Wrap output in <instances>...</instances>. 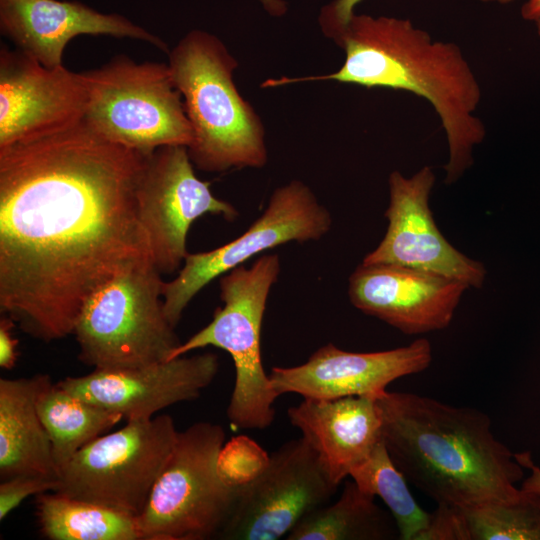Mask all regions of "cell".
<instances>
[{
    "label": "cell",
    "mask_w": 540,
    "mask_h": 540,
    "mask_svg": "<svg viewBox=\"0 0 540 540\" xmlns=\"http://www.w3.org/2000/svg\"><path fill=\"white\" fill-rule=\"evenodd\" d=\"M149 155L84 122L0 148V309L27 335L73 334L100 287L153 262L137 202Z\"/></svg>",
    "instance_id": "cell-1"
},
{
    "label": "cell",
    "mask_w": 540,
    "mask_h": 540,
    "mask_svg": "<svg viewBox=\"0 0 540 540\" xmlns=\"http://www.w3.org/2000/svg\"><path fill=\"white\" fill-rule=\"evenodd\" d=\"M332 225L329 211L299 180L277 188L251 226L239 237L211 251L188 253L178 275L164 282L165 315L173 327L191 300L212 280L288 242L321 239Z\"/></svg>",
    "instance_id": "cell-10"
},
{
    "label": "cell",
    "mask_w": 540,
    "mask_h": 540,
    "mask_svg": "<svg viewBox=\"0 0 540 540\" xmlns=\"http://www.w3.org/2000/svg\"><path fill=\"white\" fill-rule=\"evenodd\" d=\"M50 377L0 379V477L42 475L58 479L51 442L37 409Z\"/></svg>",
    "instance_id": "cell-20"
},
{
    "label": "cell",
    "mask_w": 540,
    "mask_h": 540,
    "mask_svg": "<svg viewBox=\"0 0 540 540\" xmlns=\"http://www.w3.org/2000/svg\"><path fill=\"white\" fill-rule=\"evenodd\" d=\"M460 508L469 540H540V494Z\"/></svg>",
    "instance_id": "cell-25"
},
{
    "label": "cell",
    "mask_w": 540,
    "mask_h": 540,
    "mask_svg": "<svg viewBox=\"0 0 540 540\" xmlns=\"http://www.w3.org/2000/svg\"><path fill=\"white\" fill-rule=\"evenodd\" d=\"M349 477L364 493L383 500L395 520L399 539H418L428 525L430 513L414 499L406 477L391 459L383 439Z\"/></svg>",
    "instance_id": "cell-24"
},
{
    "label": "cell",
    "mask_w": 540,
    "mask_h": 540,
    "mask_svg": "<svg viewBox=\"0 0 540 540\" xmlns=\"http://www.w3.org/2000/svg\"><path fill=\"white\" fill-rule=\"evenodd\" d=\"M279 273V256L266 253L250 267L240 265L220 276L223 307L168 359L208 346L226 351L235 367L227 418L238 429H264L275 417L273 404L279 396L262 363L261 330L267 299Z\"/></svg>",
    "instance_id": "cell-5"
},
{
    "label": "cell",
    "mask_w": 540,
    "mask_h": 540,
    "mask_svg": "<svg viewBox=\"0 0 540 540\" xmlns=\"http://www.w3.org/2000/svg\"><path fill=\"white\" fill-rule=\"evenodd\" d=\"M42 535L50 540H141L135 516L56 492L36 495Z\"/></svg>",
    "instance_id": "cell-23"
},
{
    "label": "cell",
    "mask_w": 540,
    "mask_h": 540,
    "mask_svg": "<svg viewBox=\"0 0 540 540\" xmlns=\"http://www.w3.org/2000/svg\"><path fill=\"white\" fill-rule=\"evenodd\" d=\"M270 455L246 435L225 442L217 457V472L228 486L240 489L253 482L265 470Z\"/></svg>",
    "instance_id": "cell-26"
},
{
    "label": "cell",
    "mask_w": 540,
    "mask_h": 540,
    "mask_svg": "<svg viewBox=\"0 0 540 540\" xmlns=\"http://www.w3.org/2000/svg\"><path fill=\"white\" fill-rule=\"evenodd\" d=\"M417 540H469L461 508L439 504Z\"/></svg>",
    "instance_id": "cell-28"
},
{
    "label": "cell",
    "mask_w": 540,
    "mask_h": 540,
    "mask_svg": "<svg viewBox=\"0 0 540 540\" xmlns=\"http://www.w3.org/2000/svg\"><path fill=\"white\" fill-rule=\"evenodd\" d=\"M0 31L48 68L63 65L65 47L80 35L141 40L169 53L162 39L125 16L102 13L79 1L0 0Z\"/></svg>",
    "instance_id": "cell-18"
},
{
    "label": "cell",
    "mask_w": 540,
    "mask_h": 540,
    "mask_svg": "<svg viewBox=\"0 0 540 540\" xmlns=\"http://www.w3.org/2000/svg\"><path fill=\"white\" fill-rule=\"evenodd\" d=\"M218 368V356L206 352L136 368L94 369L86 375L66 377L58 384L91 404L134 421L199 398Z\"/></svg>",
    "instance_id": "cell-15"
},
{
    "label": "cell",
    "mask_w": 540,
    "mask_h": 540,
    "mask_svg": "<svg viewBox=\"0 0 540 540\" xmlns=\"http://www.w3.org/2000/svg\"><path fill=\"white\" fill-rule=\"evenodd\" d=\"M163 284L154 263L147 262L100 287L74 327L79 359L104 370L168 360L181 342L164 312Z\"/></svg>",
    "instance_id": "cell-6"
},
{
    "label": "cell",
    "mask_w": 540,
    "mask_h": 540,
    "mask_svg": "<svg viewBox=\"0 0 540 540\" xmlns=\"http://www.w3.org/2000/svg\"><path fill=\"white\" fill-rule=\"evenodd\" d=\"M88 89L83 73L48 68L16 49L0 50V148L83 122Z\"/></svg>",
    "instance_id": "cell-13"
},
{
    "label": "cell",
    "mask_w": 540,
    "mask_h": 540,
    "mask_svg": "<svg viewBox=\"0 0 540 540\" xmlns=\"http://www.w3.org/2000/svg\"><path fill=\"white\" fill-rule=\"evenodd\" d=\"M516 458L524 468H528L530 475L522 482L521 489L540 494V467L534 464L530 454L523 452L516 454Z\"/></svg>",
    "instance_id": "cell-31"
},
{
    "label": "cell",
    "mask_w": 540,
    "mask_h": 540,
    "mask_svg": "<svg viewBox=\"0 0 540 540\" xmlns=\"http://www.w3.org/2000/svg\"><path fill=\"white\" fill-rule=\"evenodd\" d=\"M287 415L319 454L337 485L382 440V414L374 397L303 398L288 409Z\"/></svg>",
    "instance_id": "cell-19"
},
{
    "label": "cell",
    "mask_w": 540,
    "mask_h": 540,
    "mask_svg": "<svg viewBox=\"0 0 540 540\" xmlns=\"http://www.w3.org/2000/svg\"><path fill=\"white\" fill-rule=\"evenodd\" d=\"M265 10L272 16H282L287 11V4L283 0H258Z\"/></svg>",
    "instance_id": "cell-32"
},
{
    "label": "cell",
    "mask_w": 540,
    "mask_h": 540,
    "mask_svg": "<svg viewBox=\"0 0 540 540\" xmlns=\"http://www.w3.org/2000/svg\"><path fill=\"white\" fill-rule=\"evenodd\" d=\"M362 0H334L323 6L318 22L323 34L335 43L354 14V7Z\"/></svg>",
    "instance_id": "cell-29"
},
{
    "label": "cell",
    "mask_w": 540,
    "mask_h": 540,
    "mask_svg": "<svg viewBox=\"0 0 540 540\" xmlns=\"http://www.w3.org/2000/svg\"><path fill=\"white\" fill-rule=\"evenodd\" d=\"M535 23H536V27H537L538 34H539V36H540V17H538V18L535 20Z\"/></svg>",
    "instance_id": "cell-35"
},
{
    "label": "cell",
    "mask_w": 540,
    "mask_h": 540,
    "mask_svg": "<svg viewBox=\"0 0 540 540\" xmlns=\"http://www.w3.org/2000/svg\"><path fill=\"white\" fill-rule=\"evenodd\" d=\"M399 539L391 513L375 503L352 481H346L340 497L308 513L287 540H388Z\"/></svg>",
    "instance_id": "cell-21"
},
{
    "label": "cell",
    "mask_w": 540,
    "mask_h": 540,
    "mask_svg": "<svg viewBox=\"0 0 540 540\" xmlns=\"http://www.w3.org/2000/svg\"><path fill=\"white\" fill-rule=\"evenodd\" d=\"M15 323L4 316L0 321V366L4 369H12L17 360V339L12 335Z\"/></svg>",
    "instance_id": "cell-30"
},
{
    "label": "cell",
    "mask_w": 540,
    "mask_h": 540,
    "mask_svg": "<svg viewBox=\"0 0 540 540\" xmlns=\"http://www.w3.org/2000/svg\"><path fill=\"white\" fill-rule=\"evenodd\" d=\"M521 15L525 20L535 21L540 17V0H528L522 6Z\"/></svg>",
    "instance_id": "cell-33"
},
{
    "label": "cell",
    "mask_w": 540,
    "mask_h": 540,
    "mask_svg": "<svg viewBox=\"0 0 540 540\" xmlns=\"http://www.w3.org/2000/svg\"><path fill=\"white\" fill-rule=\"evenodd\" d=\"M382 439L407 481L437 505L509 501L524 467L491 429L489 416L411 392L377 398Z\"/></svg>",
    "instance_id": "cell-3"
},
{
    "label": "cell",
    "mask_w": 540,
    "mask_h": 540,
    "mask_svg": "<svg viewBox=\"0 0 540 540\" xmlns=\"http://www.w3.org/2000/svg\"><path fill=\"white\" fill-rule=\"evenodd\" d=\"M59 480L42 475H17L0 484V519L3 520L25 498L44 492H54Z\"/></svg>",
    "instance_id": "cell-27"
},
{
    "label": "cell",
    "mask_w": 540,
    "mask_h": 540,
    "mask_svg": "<svg viewBox=\"0 0 540 540\" xmlns=\"http://www.w3.org/2000/svg\"><path fill=\"white\" fill-rule=\"evenodd\" d=\"M168 414L127 421L82 447L60 471L54 492L139 516L175 446Z\"/></svg>",
    "instance_id": "cell-9"
},
{
    "label": "cell",
    "mask_w": 540,
    "mask_h": 540,
    "mask_svg": "<svg viewBox=\"0 0 540 540\" xmlns=\"http://www.w3.org/2000/svg\"><path fill=\"white\" fill-rule=\"evenodd\" d=\"M481 1H484V2H498L500 4H507V3H510L514 0H481Z\"/></svg>",
    "instance_id": "cell-34"
},
{
    "label": "cell",
    "mask_w": 540,
    "mask_h": 540,
    "mask_svg": "<svg viewBox=\"0 0 540 540\" xmlns=\"http://www.w3.org/2000/svg\"><path fill=\"white\" fill-rule=\"evenodd\" d=\"M345 61L334 73L268 79L263 88L333 80L366 88L405 90L428 100L445 130L449 160L445 183L456 182L473 165V148L486 134L474 116L481 89L460 48L433 41L408 19L353 14L336 41Z\"/></svg>",
    "instance_id": "cell-2"
},
{
    "label": "cell",
    "mask_w": 540,
    "mask_h": 540,
    "mask_svg": "<svg viewBox=\"0 0 540 540\" xmlns=\"http://www.w3.org/2000/svg\"><path fill=\"white\" fill-rule=\"evenodd\" d=\"M168 55L193 131L187 147L193 165L206 172L263 167L267 162L264 126L233 82L238 62L223 42L195 29Z\"/></svg>",
    "instance_id": "cell-4"
},
{
    "label": "cell",
    "mask_w": 540,
    "mask_h": 540,
    "mask_svg": "<svg viewBox=\"0 0 540 540\" xmlns=\"http://www.w3.org/2000/svg\"><path fill=\"white\" fill-rule=\"evenodd\" d=\"M37 409L50 438L58 476L82 447L123 419L120 414L91 404L51 381L40 392Z\"/></svg>",
    "instance_id": "cell-22"
},
{
    "label": "cell",
    "mask_w": 540,
    "mask_h": 540,
    "mask_svg": "<svg viewBox=\"0 0 540 540\" xmlns=\"http://www.w3.org/2000/svg\"><path fill=\"white\" fill-rule=\"evenodd\" d=\"M84 75L83 122L99 135L144 154L191 144L192 127L168 64L118 55Z\"/></svg>",
    "instance_id": "cell-7"
},
{
    "label": "cell",
    "mask_w": 540,
    "mask_h": 540,
    "mask_svg": "<svg viewBox=\"0 0 540 540\" xmlns=\"http://www.w3.org/2000/svg\"><path fill=\"white\" fill-rule=\"evenodd\" d=\"M193 166L186 146H162L148 156L138 183L139 218L161 274L182 267L187 234L199 217L218 215L232 222L239 215L212 193L210 182L196 176Z\"/></svg>",
    "instance_id": "cell-12"
},
{
    "label": "cell",
    "mask_w": 540,
    "mask_h": 540,
    "mask_svg": "<svg viewBox=\"0 0 540 540\" xmlns=\"http://www.w3.org/2000/svg\"><path fill=\"white\" fill-rule=\"evenodd\" d=\"M468 285L434 272L389 263H361L348 296L361 312L406 335L447 328Z\"/></svg>",
    "instance_id": "cell-17"
},
{
    "label": "cell",
    "mask_w": 540,
    "mask_h": 540,
    "mask_svg": "<svg viewBox=\"0 0 540 540\" xmlns=\"http://www.w3.org/2000/svg\"><path fill=\"white\" fill-rule=\"evenodd\" d=\"M224 443L223 427L212 422H197L178 432L147 504L136 517L141 540L219 538L239 490L225 484L217 472Z\"/></svg>",
    "instance_id": "cell-8"
},
{
    "label": "cell",
    "mask_w": 540,
    "mask_h": 540,
    "mask_svg": "<svg viewBox=\"0 0 540 540\" xmlns=\"http://www.w3.org/2000/svg\"><path fill=\"white\" fill-rule=\"evenodd\" d=\"M319 454L301 436L270 455L265 470L238 490L220 539L278 540L337 490Z\"/></svg>",
    "instance_id": "cell-11"
},
{
    "label": "cell",
    "mask_w": 540,
    "mask_h": 540,
    "mask_svg": "<svg viewBox=\"0 0 540 540\" xmlns=\"http://www.w3.org/2000/svg\"><path fill=\"white\" fill-rule=\"evenodd\" d=\"M435 174L424 166L409 178L399 171L389 175L386 233L362 263H389L418 268L462 281L469 288L483 286V263L458 251L442 235L429 207Z\"/></svg>",
    "instance_id": "cell-14"
},
{
    "label": "cell",
    "mask_w": 540,
    "mask_h": 540,
    "mask_svg": "<svg viewBox=\"0 0 540 540\" xmlns=\"http://www.w3.org/2000/svg\"><path fill=\"white\" fill-rule=\"evenodd\" d=\"M431 362L432 345L426 338L377 352H351L329 343L301 365L273 367L269 379L278 396L294 393L306 399L378 398L391 382L420 373Z\"/></svg>",
    "instance_id": "cell-16"
}]
</instances>
